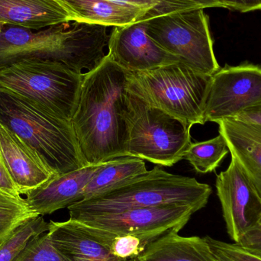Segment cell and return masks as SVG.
I'll return each mask as SVG.
<instances>
[{
  "mask_svg": "<svg viewBox=\"0 0 261 261\" xmlns=\"http://www.w3.org/2000/svg\"><path fill=\"white\" fill-rule=\"evenodd\" d=\"M128 73L107 55L93 70L83 74L71 123L89 165L126 156Z\"/></svg>",
  "mask_w": 261,
  "mask_h": 261,
  "instance_id": "6da1fadb",
  "label": "cell"
},
{
  "mask_svg": "<svg viewBox=\"0 0 261 261\" xmlns=\"http://www.w3.org/2000/svg\"><path fill=\"white\" fill-rule=\"evenodd\" d=\"M107 26L69 21L40 30L14 27L0 33V70L24 60L65 64L79 73L93 70L104 57Z\"/></svg>",
  "mask_w": 261,
  "mask_h": 261,
  "instance_id": "7a4b0ae2",
  "label": "cell"
},
{
  "mask_svg": "<svg viewBox=\"0 0 261 261\" xmlns=\"http://www.w3.org/2000/svg\"><path fill=\"white\" fill-rule=\"evenodd\" d=\"M0 123L33 149L56 175L89 165L70 121L4 88H0Z\"/></svg>",
  "mask_w": 261,
  "mask_h": 261,
  "instance_id": "3957f363",
  "label": "cell"
},
{
  "mask_svg": "<svg viewBox=\"0 0 261 261\" xmlns=\"http://www.w3.org/2000/svg\"><path fill=\"white\" fill-rule=\"evenodd\" d=\"M212 191L210 185L195 178L172 174L156 167L119 188L67 208L70 219L170 204L190 205L199 211L208 203Z\"/></svg>",
  "mask_w": 261,
  "mask_h": 261,
  "instance_id": "277c9868",
  "label": "cell"
},
{
  "mask_svg": "<svg viewBox=\"0 0 261 261\" xmlns=\"http://www.w3.org/2000/svg\"><path fill=\"white\" fill-rule=\"evenodd\" d=\"M211 76L178 62L145 71H128L127 90L190 126L204 125Z\"/></svg>",
  "mask_w": 261,
  "mask_h": 261,
  "instance_id": "5b68a950",
  "label": "cell"
},
{
  "mask_svg": "<svg viewBox=\"0 0 261 261\" xmlns=\"http://www.w3.org/2000/svg\"><path fill=\"white\" fill-rule=\"evenodd\" d=\"M125 119L126 156L164 167H172L184 159L192 143V126L188 124L128 91Z\"/></svg>",
  "mask_w": 261,
  "mask_h": 261,
  "instance_id": "8992f818",
  "label": "cell"
},
{
  "mask_svg": "<svg viewBox=\"0 0 261 261\" xmlns=\"http://www.w3.org/2000/svg\"><path fill=\"white\" fill-rule=\"evenodd\" d=\"M83 74L49 60H24L0 70V88L18 93L61 119L71 122Z\"/></svg>",
  "mask_w": 261,
  "mask_h": 261,
  "instance_id": "52a82bcc",
  "label": "cell"
},
{
  "mask_svg": "<svg viewBox=\"0 0 261 261\" xmlns=\"http://www.w3.org/2000/svg\"><path fill=\"white\" fill-rule=\"evenodd\" d=\"M147 26L150 38L194 71L213 76L221 68L204 9L154 17L147 20Z\"/></svg>",
  "mask_w": 261,
  "mask_h": 261,
  "instance_id": "ba28073f",
  "label": "cell"
},
{
  "mask_svg": "<svg viewBox=\"0 0 261 261\" xmlns=\"http://www.w3.org/2000/svg\"><path fill=\"white\" fill-rule=\"evenodd\" d=\"M261 101V66L243 63L226 65L211 76L204 121L219 122L234 119Z\"/></svg>",
  "mask_w": 261,
  "mask_h": 261,
  "instance_id": "9c48e42d",
  "label": "cell"
},
{
  "mask_svg": "<svg viewBox=\"0 0 261 261\" xmlns=\"http://www.w3.org/2000/svg\"><path fill=\"white\" fill-rule=\"evenodd\" d=\"M196 212V208L190 205L170 204L129 208L119 213L85 215L70 219L121 234L161 236L173 230L180 231Z\"/></svg>",
  "mask_w": 261,
  "mask_h": 261,
  "instance_id": "30bf717a",
  "label": "cell"
},
{
  "mask_svg": "<svg viewBox=\"0 0 261 261\" xmlns=\"http://www.w3.org/2000/svg\"><path fill=\"white\" fill-rule=\"evenodd\" d=\"M216 187L227 232L239 243L260 221V196L233 158L227 170L217 175Z\"/></svg>",
  "mask_w": 261,
  "mask_h": 261,
  "instance_id": "8fae6325",
  "label": "cell"
},
{
  "mask_svg": "<svg viewBox=\"0 0 261 261\" xmlns=\"http://www.w3.org/2000/svg\"><path fill=\"white\" fill-rule=\"evenodd\" d=\"M147 20L113 27L108 42L109 57L130 72L145 71L180 62L147 33Z\"/></svg>",
  "mask_w": 261,
  "mask_h": 261,
  "instance_id": "7c38bea8",
  "label": "cell"
},
{
  "mask_svg": "<svg viewBox=\"0 0 261 261\" xmlns=\"http://www.w3.org/2000/svg\"><path fill=\"white\" fill-rule=\"evenodd\" d=\"M0 152L20 195L27 194L56 176L33 149L1 123Z\"/></svg>",
  "mask_w": 261,
  "mask_h": 261,
  "instance_id": "4fadbf2b",
  "label": "cell"
},
{
  "mask_svg": "<svg viewBox=\"0 0 261 261\" xmlns=\"http://www.w3.org/2000/svg\"><path fill=\"white\" fill-rule=\"evenodd\" d=\"M103 164L88 165L56 175L41 187L25 194L29 208L38 216L50 215L83 200V191Z\"/></svg>",
  "mask_w": 261,
  "mask_h": 261,
  "instance_id": "5bb4252c",
  "label": "cell"
},
{
  "mask_svg": "<svg viewBox=\"0 0 261 261\" xmlns=\"http://www.w3.org/2000/svg\"><path fill=\"white\" fill-rule=\"evenodd\" d=\"M231 158L254 186L261 198V127L236 119L217 122Z\"/></svg>",
  "mask_w": 261,
  "mask_h": 261,
  "instance_id": "9a60e30c",
  "label": "cell"
},
{
  "mask_svg": "<svg viewBox=\"0 0 261 261\" xmlns=\"http://www.w3.org/2000/svg\"><path fill=\"white\" fill-rule=\"evenodd\" d=\"M70 16V21L107 27L125 26L153 17L136 7L110 0H57Z\"/></svg>",
  "mask_w": 261,
  "mask_h": 261,
  "instance_id": "2e32d148",
  "label": "cell"
},
{
  "mask_svg": "<svg viewBox=\"0 0 261 261\" xmlns=\"http://www.w3.org/2000/svg\"><path fill=\"white\" fill-rule=\"evenodd\" d=\"M0 21L5 25L40 30L70 21L57 0H0Z\"/></svg>",
  "mask_w": 261,
  "mask_h": 261,
  "instance_id": "e0dca14e",
  "label": "cell"
},
{
  "mask_svg": "<svg viewBox=\"0 0 261 261\" xmlns=\"http://www.w3.org/2000/svg\"><path fill=\"white\" fill-rule=\"evenodd\" d=\"M47 233L52 245L65 261H125L81 231L71 219L50 221Z\"/></svg>",
  "mask_w": 261,
  "mask_h": 261,
  "instance_id": "ac0fdd59",
  "label": "cell"
},
{
  "mask_svg": "<svg viewBox=\"0 0 261 261\" xmlns=\"http://www.w3.org/2000/svg\"><path fill=\"white\" fill-rule=\"evenodd\" d=\"M135 261H215L205 237L168 231L153 241Z\"/></svg>",
  "mask_w": 261,
  "mask_h": 261,
  "instance_id": "d6986e66",
  "label": "cell"
},
{
  "mask_svg": "<svg viewBox=\"0 0 261 261\" xmlns=\"http://www.w3.org/2000/svg\"><path fill=\"white\" fill-rule=\"evenodd\" d=\"M144 160L123 156L105 163L83 191V200L91 199L128 184L147 173Z\"/></svg>",
  "mask_w": 261,
  "mask_h": 261,
  "instance_id": "ffe728a7",
  "label": "cell"
},
{
  "mask_svg": "<svg viewBox=\"0 0 261 261\" xmlns=\"http://www.w3.org/2000/svg\"><path fill=\"white\" fill-rule=\"evenodd\" d=\"M72 221L81 231L103 245L115 257L125 261L136 260L150 243L161 237L154 234H121Z\"/></svg>",
  "mask_w": 261,
  "mask_h": 261,
  "instance_id": "44dd1931",
  "label": "cell"
},
{
  "mask_svg": "<svg viewBox=\"0 0 261 261\" xmlns=\"http://www.w3.org/2000/svg\"><path fill=\"white\" fill-rule=\"evenodd\" d=\"M229 153L226 141L222 135L208 141L191 143L184 154L197 173H207L214 171Z\"/></svg>",
  "mask_w": 261,
  "mask_h": 261,
  "instance_id": "7402d4cb",
  "label": "cell"
},
{
  "mask_svg": "<svg viewBox=\"0 0 261 261\" xmlns=\"http://www.w3.org/2000/svg\"><path fill=\"white\" fill-rule=\"evenodd\" d=\"M49 229V222L42 216L23 222L0 242V261H15L32 238Z\"/></svg>",
  "mask_w": 261,
  "mask_h": 261,
  "instance_id": "603a6c76",
  "label": "cell"
},
{
  "mask_svg": "<svg viewBox=\"0 0 261 261\" xmlns=\"http://www.w3.org/2000/svg\"><path fill=\"white\" fill-rule=\"evenodd\" d=\"M35 216H38L29 208L25 199L0 190V242Z\"/></svg>",
  "mask_w": 261,
  "mask_h": 261,
  "instance_id": "cb8c5ba5",
  "label": "cell"
},
{
  "mask_svg": "<svg viewBox=\"0 0 261 261\" xmlns=\"http://www.w3.org/2000/svg\"><path fill=\"white\" fill-rule=\"evenodd\" d=\"M15 261H65L52 245L48 233L34 236Z\"/></svg>",
  "mask_w": 261,
  "mask_h": 261,
  "instance_id": "d4e9b609",
  "label": "cell"
},
{
  "mask_svg": "<svg viewBox=\"0 0 261 261\" xmlns=\"http://www.w3.org/2000/svg\"><path fill=\"white\" fill-rule=\"evenodd\" d=\"M215 261H261V254L237 243H227L205 236Z\"/></svg>",
  "mask_w": 261,
  "mask_h": 261,
  "instance_id": "484cf974",
  "label": "cell"
},
{
  "mask_svg": "<svg viewBox=\"0 0 261 261\" xmlns=\"http://www.w3.org/2000/svg\"><path fill=\"white\" fill-rule=\"evenodd\" d=\"M119 4L138 8L149 12L152 16H160L172 12L200 9L184 0H110Z\"/></svg>",
  "mask_w": 261,
  "mask_h": 261,
  "instance_id": "4316f807",
  "label": "cell"
},
{
  "mask_svg": "<svg viewBox=\"0 0 261 261\" xmlns=\"http://www.w3.org/2000/svg\"><path fill=\"white\" fill-rule=\"evenodd\" d=\"M237 244L261 254V219L259 223L242 236Z\"/></svg>",
  "mask_w": 261,
  "mask_h": 261,
  "instance_id": "83f0119b",
  "label": "cell"
},
{
  "mask_svg": "<svg viewBox=\"0 0 261 261\" xmlns=\"http://www.w3.org/2000/svg\"><path fill=\"white\" fill-rule=\"evenodd\" d=\"M222 8L242 12L261 9V0H218Z\"/></svg>",
  "mask_w": 261,
  "mask_h": 261,
  "instance_id": "f1b7e54d",
  "label": "cell"
},
{
  "mask_svg": "<svg viewBox=\"0 0 261 261\" xmlns=\"http://www.w3.org/2000/svg\"><path fill=\"white\" fill-rule=\"evenodd\" d=\"M0 190L7 192L14 196H21L18 193L16 186L14 184L13 180L8 171L1 152H0Z\"/></svg>",
  "mask_w": 261,
  "mask_h": 261,
  "instance_id": "f546056e",
  "label": "cell"
},
{
  "mask_svg": "<svg viewBox=\"0 0 261 261\" xmlns=\"http://www.w3.org/2000/svg\"><path fill=\"white\" fill-rule=\"evenodd\" d=\"M234 119L261 127V101L252 107L245 109Z\"/></svg>",
  "mask_w": 261,
  "mask_h": 261,
  "instance_id": "4dcf8cb0",
  "label": "cell"
},
{
  "mask_svg": "<svg viewBox=\"0 0 261 261\" xmlns=\"http://www.w3.org/2000/svg\"><path fill=\"white\" fill-rule=\"evenodd\" d=\"M184 1L188 2L195 5L200 9H205V8H222V4L218 0H184Z\"/></svg>",
  "mask_w": 261,
  "mask_h": 261,
  "instance_id": "1f68e13d",
  "label": "cell"
},
{
  "mask_svg": "<svg viewBox=\"0 0 261 261\" xmlns=\"http://www.w3.org/2000/svg\"><path fill=\"white\" fill-rule=\"evenodd\" d=\"M5 27H6V25H5V24H3V22H1V21H0V33H1L2 32H3V30L5 29Z\"/></svg>",
  "mask_w": 261,
  "mask_h": 261,
  "instance_id": "d6a6232c",
  "label": "cell"
}]
</instances>
